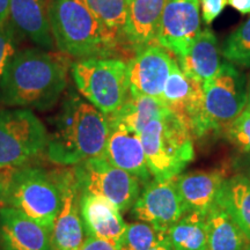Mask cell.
Listing matches in <instances>:
<instances>
[{"label": "cell", "instance_id": "1", "mask_svg": "<svg viewBox=\"0 0 250 250\" xmlns=\"http://www.w3.org/2000/svg\"><path fill=\"white\" fill-rule=\"evenodd\" d=\"M67 85V65L44 50L17 51L0 78V104L9 108L51 109Z\"/></svg>", "mask_w": 250, "mask_h": 250}, {"label": "cell", "instance_id": "2", "mask_svg": "<svg viewBox=\"0 0 250 250\" xmlns=\"http://www.w3.org/2000/svg\"><path fill=\"white\" fill-rule=\"evenodd\" d=\"M110 133L108 117L92 103L70 93L55 117L49 133L46 156L62 167H72L93 158H104Z\"/></svg>", "mask_w": 250, "mask_h": 250}, {"label": "cell", "instance_id": "3", "mask_svg": "<svg viewBox=\"0 0 250 250\" xmlns=\"http://www.w3.org/2000/svg\"><path fill=\"white\" fill-rule=\"evenodd\" d=\"M48 15L56 46L62 54L78 59L108 57L122 43L85 0H49Z\"/></svg>", "mask_w": 250, "mask_h": 250}, {"label": "cell", "instance_id": "4", "mask_svg": "<svg viewBox=\"0 0 250 250\" xmlns=\"http://www.w3.org/2000/svg\"><path fill=\"white\" fill-rule=\"evenodd\" d=\"M140 139L148 169L155 180L179 176L195 158L191 130L171 112L145 126Z\"/></svg>", "mask_w": 250, "mask_h": 250}, {"label": "cell", "instance_id": "5", "mask_svg": "<svg viewBox=\"0 0 250 250\" xmlns=\"http://www.w3.org/2000/svg\"><path fill=\"white\" fill-rule=\"evenodd\" d=\"M78 90L105 116L117 112L130 96L129 66L117 58L92 57L72 65Z\"/></svg>", "mask_w": 250, "mask_h": 250}, {"label": "cell", "instance_id": "6", "mask_svg": "<svg viewBox=\"0 0 250 250\" xmlns=\"http://www.w3.org/2000/svg\"><path fill=\"white\" fill-rule=\"evenodd\" d=\"M62 197L54 170L40 167L15 168L2 206L27 215L51 234L61 211Z\"/></svg>", "mask_w": 250, "mask_h": 250}, {"label": "cell", "instance_id": "7", "mask_svg": "<svg viewBox=\"0 0 250 250\" xmlns=\"http://www.w3.org/2000/svg\"><path fill=\"white\" fill-rule=\"evenodd\" d=\"M204 103L201 120L193 136L203 137L215 130H223L246 109L245 77L229 62H221L213 79L203 85Z\"/></svg>", "mask_w": 250, "mask_h": 250}, {"label": "cell", "instance_id": "8", "mask_svg": "<svg viewBox=\"0 0 250 250\" xmlns=\"http://www.w3.org/2000/svg\"><path fill=\"white\" fill-rule=\"evenodd\" d=\"M49 132L29 109H0V168H18L45 151Z\"/></svg>", "mask_w": 250, "mask_h": 250}, {"label": "cell", "instance_id": "9", "mask_svg": "<svg viewBox=\"0 0 250 250\" xmlns=\"http://www.w3.org/2000/svg\"><path fill=\"white\" fill-rule=\"evenodd\" d=\"M81 192L103 197L122 214L131 210L140 193V181L105 158H93L74 166Z\"/></svg>", "mask_w": 250, "mask_h": 250}, {"label": "cell", "instance_id": "10", "mask_svg": "<svg viewBox=\"0 0 250 250\" xmlns=\"http://www.w3.org/2000/svg\"><path fill=\"white\" fill-rule=\"evenodd\" d=\"M176 177L168 180L153 179L144 184L131 214L134 219L167 233L175 223L188 213V208L176 187Z\"/></svg>", "mask_w": 250, "mask_h": 250}, {"label": "cell", "instance_id": "11", "mask_svg": "<svg viewBox=\"0 0 250 250\" xmlns=\"http://www.w3.org/2000/svg\"><path fill=\"white\" fill-rule=\"evenodd\" d=\"M61 190V211L51 232L55 250H79L85 237L80 213V187L74 166L54 170Z\"/></svg>", "mask_w": 250, "mask_h": 250}, {"label": "cell", "instance_id": "12", "mask_svg": "<svg viewBox=\"0 0 250 250\" xmlns=\"http://www.w3.org/2000/svg\"><path fill=\"white\" fill-rule=\"evenodd\" d=\"M201 30L199 0H167L156 42L171 54L182 57Z\"/></svg>", "mask_w": 250, "mask_h": 250}, {"label": "cell", "instance_id": "13", "mask_svg": "<svg viewBox=\"0 0 250 250\" xmlns=\"http://www.w3.org/2000/svg\"><path fill=\"white\" fill-rule=\"evenodd\" d=\"M174 58L158 42L139 49L129 66L130 93L161 100Z\"/></svg>", "mask_w": 250, "mask_h": 250}, {"label": "cell", "instance_id": "14", "mask_svg": "<svg viewBox=\"0 0 250 250\" xmlns=\"http://www.w3.org/2000/svg\"><path fill=\"white\" fill-rule=\"evenodd\" d=\"M161 101L193 133L202 116L204 89L201 81L187 76L176 62H174L169 77L166 81Z\"/></svg>", "mask_w": 250, "mask_h": 250}, {"label": "cell", "instance_id": "15", "mask_svg": "<svg viewBox=\"0 0 250 250\" xmlns=\"http://www.w3.org/2000/svg\"><path fill=\"white\" fill-rule=\"evenodd\" d=\"M104 158L111 165L116 166L136 176L142 184L151 181V171L146 162L140 134L130 130L123 124L111 123Z\"/></svg>", "mask_w": 250, "mask_h": 250}, {"label": "cell", "instance_id": "16", "mask_svg": "<svg viewBox=\"0 0 250 250\" xmlns=\"http://www.w3.org/2000/svg\"><path fill=\"white\" fill-rule=\"evenodd\" d=\"M0 250H55L51 234L27 215L0 206Z\"/></svg>", "mask_w": 250, "mask_h": 250}, {"label": "cell", "instance_id": "17", "mask_svg": "<svg viewBox=\"0 0 250 250\" xmlns=\"http://www.w3.org/2000/svg\"><path fill=\"white\" fill-rule=\"evenodd\" d=\"M80 213L86 236L118 242L126 228L118 208L103 197L81 192Z\"/></svg>", "mask_w": 250, "mask_h": 250}, {"label": "cell", "instance_id": "18", "mask_svg": "<svg viewBox=\"0 0 250 250\" xmlns=\"http://www.w3.org/2000/svg\"><path fill=\"white\" fill-rule=\"evenodd\" d=\"M12 24L34 44L42 49H54L45 0H9Z\"/></svg>", "mask_w": 250, "mask_h": 250}, {"label": "cell", "instance_id": "19", "mask_svg": "<svg viewBox=\"0 0 250 250\" xmlns=\"http://www.w3.org/2000/svg\"><path fill=\"white\" fill-rule=\"evenodd\" d=\"M167 0H130L124 41L136 51L156 42Z\"/></svg>", "mask_w": 250, "mask_h": 250}, {"label": "cell", "instance_id": "20", "mask_svg": "<svg viewBox=\"0 0 250 250\" xmlns=\"http://www.w3.org/2000/svg\"><path fill=\"white\" fill-rule=\"evenodd\" d=\"M176 187L188 211L206 214L214 204L224 181L223 171H195L176 176Z\"/></svg>", "mask_w": 250, "mask_h": 250}, {"label": "cell", "instance_id": "21", "mask_svg": "<svg viewBox=\"0 0 250 250\" xmlns=\"http://www.w3.org/2000/svg\"><path fill=\"white\" fill-rule=\"evenodd\" d=\"M179 65L187 76L204 85L213 79L220 67V49L210 28L201 30L195 43L186 55L179 57Z\"/></svg>", "mask_w": 250, "mask_h": 250}, {"label": "cell", "instance_id": "22", "mask_svg": "<svg viewBox=\"0 0 250 250\" xmlns=\"http://www.w3.org/2000/svg\"><path fill=\"white\" fill-rule=\"evenodd\" d=\"M208 250H245L249 240L215 199L206 213Z\"/></svg>", "mask_w": 250, "mask_h": 250}, {"label": "cell", "instance_id": "23", "mask_svg": "<svg viewBox=\"0 0 250 250\" xmlns=\"http://www.w3.org/2000/svg\"><path fill=\"white\" fill-rule=\"evenodd\" d=\"M217 202L235 221L250 242V180L236 174L224 181Z\"/></svg>", "mask_w": 250, "mask_h": 250}, {"label": "cell", "instance_id": "24", "mask_svg": "<svg viewBox=\"0 0 250 250\" xmlns=\"http://www.w3.org/2000/svg\"><path fill=\"white\" fill-rule=\"evenodd\" d=\"M170 114L161 100L146 95H133L130 93L129 99L115 114L108 117L111 123H120L130 130L139 133L153 121L160 120Z\"/></svg>", "mask_w": 250, "mask_h": 250}, {"label": "cell", "instance_id": "25", "mask_svg": "<svg viewBox=\"0 0 250 250\" xmlns=\"http://www.w3.org/2000/svg\"><path fill=\"white\" fill-rule=\"evenodd\" d=\"M173 250H208L206 214L189 211L167 230Z\"/></svg>", "mask_w": 250, "mask_h": 250}, {"label": "cell", "instance_id": "26", "mask_svg": "<svg viewBox=\"0 0 250 250\" xmlns=\"http://www.w3.org/2000/svg\"><path fill=\"white\" fill-rule=\"evenodd\" d=\"M85 2L99 20L123 42L130 0H85Z\"/></svg>", "mask_w": 250, "mask_h": 250}, {"label": "cell", "instance_id": "27", "mask_svg": "<svg viewBox=\"0 0 250 250\" xmlns=\"http://www.w3.org/2000/svg\"><path fill=\"white\" fill-rule=\"evenodd\" d=\"M166 236L167 233L156 229L152 225L137 221L126 225L118 246L120 250H149Z\"/></svg>", "mask_w": 250, "mask_h": 250}, {"label": "cell", "instance_id": "28", "mask_svg": "<svg viewBox=\"0 0 250 250\" xmlns=\"http://www.w3.org/2000/svg\"><path fill=\"white\" fill-rule=\"evenodd\" d=\"M221 54L233 65L250 67V18L227 37Z\"/></svg>", "mask_w": 250, "mask_h": 250}, {"label": "cell", "instance_id": "29", "mask_svg": "<svg viewBox=\"0 0 250 250\" xmlns=\"http://www.w3.org/2000/svg\"><path fill=\"white\" fill-rule=\"evenodd\" d=\"M226 138L241 152L250 153V111L241 114L224 127Z\"/></svg>", "mask_w": 250, "mask_h": 250}, {"label": "cell", "instance_id": "30", "mask_svg": "<svg viewBox=\"0 0 250 250\" xmlns=\"http://www.w3.org/2000/svg\"><path fill=\"white\" fill-rule=\"evenodd\" d=\"M17 52V41L12 26L0 27V78L4 73L9 59Z\"/></svg>", "mask_w": 250, "mask_h": 250}, {"label": "cell", "instance_id": "31", "mask_svg": "<svg viewBox=\"0 0 250 250\" xmlns=\"http://www.w3.org/2000/svg\"><path fill=\"white\" fill-rule=\"evenodd\" d=\"M202 6V17L205 23L210 24L224 11L228 0H199Z\"/></svg>", "mask_w": 250, "mask_h": 250}, {"label": "cell", "instance_id": "32", "mask_svg": "<svg viewBox=\"0 0 250 250\" xmlns=\"http://www.w3.org/2000/svg\"><path fill=\"white\" fill-rule=\"evenodd\" d=\"M79 250H120L118 242L95 236H86Z\"/></svg>", "mask_w": 250, "mask_h": 250}, {"label": "cell", "instance_id": "33", "mask_svg": "<svg viewBox=\"0 0 250 250\" xmlns=\"http://www.w3.org/2000/svg\"><path fill=\"white\" fill-rule=\"evenodd\" d=\"M15 168H0V206L4 205Z\"/></svg>", "mask_w": 250, "mask_h": 250}, {"label": "cell", "instance_id": "34", "mask_svg": "<svg viewBox=\"0 0 250 250\" xmlns=\"http://www.w3.org/2000/svg\"><path fill=\"white\" fill-rule=\"evenodd\" d=\"M228 5L241 14H250V0H228Z\"/></svg>", "mask_w": 250, "mask_h": 250}, {"label": "cell", "instance_id": "35", "mask_svg": "<svg viewBox=\"0 0 250 250\" xmlns=\"http://www.w3.org/2000/svg\"><path fill=\"white\" fill-rule=\"evenodd\" d=\"M9 18V0H0V27L5 26Z\"/></svg>", "mask_w": 250, "mask_h": 250}, {"label": "cell", "instance_id": "36", "mask_svg": "<svg viewBox=\"0 0 250 250\" xmlns=\"http://www.w3.org/2000/svg\"><path fill=\"white\" fill-rule=\"evenodd\" d=\"M149 250H173V248H171L170 243H169V241H168L167 236H166L164 240H161L158 245H155L152 249H149Z\"/></svg>", "mask_w": 250, "mask_h": 250}, {"label": "cell", "instance_id": "37", "mask_svg": "<svg viewBox=\"0 0 250 250\" xmlns=\"http://www.w3.org/2000/svg\"><path fill=\"white\" fill-rule=\"evenodd\" d=\"M246 110L250 111V79H249L248 89H247V104H246Z\"/></svg>", "mask_w": 250, "mask_h": 250}, {"label": "cell", "instance_id": "38", "mask_svg": "<svg viewBox=\"0 0 250 250\" xmlns=\"http://www.w3.org/2000/svg\"><path fill=\"white\" fill-rule=\"evenodd\" d=\"M242 174H245L247 177H248V179L250 180V159L248 160V162H247V166H246V171L245 173H242Z\"/></svg>", "mask_w": 250, "mask_h": 250}, {"label": "cell", "instance_id": "39", "mask_svg": "<svg viewBox=\"0 0 250 250\" xmlns=\"http://www.w3.org/2000/svg\"><path fill=\"white\" fill-rule=\"evenodd\" d=\"M245 250H250V245H249V246H248V247H247V248H246V249H245Z\"/></svg>", "mask_w": 250, "mask_h": 250}]
</instances>
